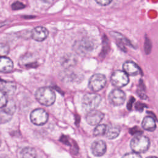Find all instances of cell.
I'll list each match as a JSON object with an SVG mask.
<instances>
[{
	"instance_id": "obj_1",
	"label": "cell",
	"mask_w": 158,
	"mask_h": 158,
	"mask_svg": "<svg viewBox=\"0 0 158 158\" xmlns=\"http://www.w3.org/2000/svg\"><path fill=\"white\" fill-rule=\"evenodd\" d=\"M36 100L42 105L49 106L52 105L56 100V94L54 91L49 87H41L35 92Z\"/></svg>"
},
{
	"instance_id": "obj_2",
	"label": "cell",
	"mask_w": 158,
	"mask_h": 158,
	"mask_svg": "<svg viewBox=\"0 0 158 158\" xmlns=\"http://www.w3.org/2000/svg\"><path fill=\"white\" fill-rule=\"evenodd\" d=\"M149 139L143 135H136L130 141V148L133 152L136 153L145 152L149 148Z\"/></svg>"
},
{
	"instance_id": "obj_3",
	"label": "cell",
	"mask_w": 158,
	"mask_h": 158,
	"mask_svg": "<svg viewBox=\"0 0 158 158\" xmlns=\"http://www.w3.org/2000/svg\"><path fill=\"white\" fill-rule=\"evenodd\" d=\"M101 101V97L94 93H86L82 98L81 104L83 109L88 112L94 110Z\"/></svg>"
},
{
	"instance_id": "obj_4",
	"label": "cell",
	"mask_w": 158,
	"mask_h": 158,
	"mask_svg": "<svg viewBox=\"0 0 158 158\" xmlns=\"http://www.w3.org/2000/svg\"><path fill=\"white\" fill-rule=\"evenodd\" d=\"M106 82V78L104 75L101 73H95L89 78L88 87L93 91H99L104 88Z\"/></svg>"
},
{
	"instance_id": "obj_5",
	"label": "cell",
	"mask_w": 158,
	"mask_h": 158,
	"mask_svg": "<svg viewBox=\"0 0 158 158\" xmlns=\"http://www.w3.org/2000/svg\"><path fill=\"white\" fill-rule=\"evenodd\" d=\"M128 75L124 71L115 70L114 71L111 77L110 81L116 88H122L126 86L129 82Z\"/></svg>"
},
{
	"instance_id": "obj_6",
	"label": "cell",
	"mask_w": 158,
	"mask_h": 158,
	"mask_svg": "<svg viewBox=\"0 0 158 158\" xmlns=\"http://www.w3.org/2000/svg\"><path fill=\"white\" fill-rule=\"evenodd\" d=\"M30 118L33 123L40 126L47 122L49 116L45 110L41 108H38L31 112Z\"/></svg>"
},
{
	"instance_id": "obj_7",
	"label": "cell",
	"mask_w": 158,
	"mask_h": 158,
	"mask_svg": "<svg viewBox=\"0 0 158 158\" xmlns=\"http://www.w3.org/2000/svg\"><path fill=\"white\" fill-rule=\"evenodd\" d=\"M108 99L109 102L113 106H119L124 103L126 99V94L121 89H114L109 94Z\"/></svg>"
},
{
	"instance_id": "obj_8",
	"label": "cell",
	"mask_w": 158,
	"mask_h": 158,
	"mask_svg": "<svg viewBox=\"0 0 158 158\" xmlns=\"http://www.w3.org/2000/svg\"><path fill=\"white\" fill-rule=\"evenodd\" d=\"M104 114L99 110H93L88 112L86 115L87 123L91 125H96L99 124L103 119Z\"/></svg>"
},
{
	"instance_id": "obj_9",
	"label": "cell",
	"mask_w": 158,
	"mask_h": 158,
	"mask_svg": "<svg viewBox=\"0 0 158 158\" xmlns=\"http://www.w3.org/2000/svg\"><path fill=\"white\" fill-rule=\"evenodd\" d=\"M107 146L106 143L102 140H96L94 141L91 146L92 154L97 157L102 156L106 151Z\"/></svg>"
},
{
	"instance_id": "obj_10",
	"label": "cell",
	"mask_w": 158,
	"mask_h": 158,
	"mask_svg": "<svg viewBox=\"0 0 158 158\" xmlns=\"http://www.w3.org/2000/svg\"><path fill=\"white\" fill-rule=\"evenodd\" d=\"M48 35V31L43 27H37L31 31V37L38 41H42L45 40Z\"/></svg>"
},
{
	"instance_id": "obj_11",
	"label": "cell",
	"mask_w": 158,
	"mask_h": 158,
	"mask_svg": "<svg viewBox=\"0 0 158 158\" xmlns=\"http://www.w3.org/2000/svg\"><path fill=\"white\" fill-rule=\"evenodd\" d=\"M123 71L128 75L135 76L141 73V69L135 62L131 61H127L123 65Z\"/></svg>"
},
{
	"instance_id": "obj_12",
	"label": "cell",
	"mask_w": 158,
	"mask_h": 158,
	"mask_svg": "<svg viewBox=\"0 0 158 158\" xmlns=\"http://www.w3.org/2000/svg\"><path fill=\"white\" fill-rule=\"evenodd\" d=\"M93 48V45L90 42L82 41L81 42H78V44L75 45V50L80 54H85L87 52L91 51Z\"/></svg>"
},
{
	"instance_id": "obj_13",
	"label": "cell",
	"mask_w": 158,
	"mask_h": 158,
	"mask_svg": "<svg viewBox=\"0 0 158 158\" xmlns=\"http://www.w3.org/2000/svg\"><path fill=\"white\" fill-rule=\"evenodd\" d=\"M16 90V85L12 81H1V91L7 96L13 94Z\"/></svg>"
},
{
	"instance_id": "obj_14",
	"label": "cell",
	"mask_w": 158,
	"mask_h": 158,
	"mask_svg": "<svg viewBox=\"0 0 158 158\" xmlns=\"http://www.w3.org/2000/svg\"><path fill=\"white\" fill-rule=\"evenodd\" d=\"M13 62L6 56H1L0 59V70L1 72L7 73L13 69Z\"/></svg>"
},
{
	"instance_id": "obj_15",
	"label": "cell",
	"mask_w": 158,
	"mask_h": 158,
	"mask_svg": "<svg viewBox=\"0 0 158 158\" xmlns=\"http://www.w3.org/2000/svg\"><path fill=\"white\" fill-rule=\"evenodd\" d=\"M142 127L149 131H153L156 128V123L154 118L151 116L145 117L142 122Z\"/></svg>"
},
{
	"instance_id": "obj_16",
	"label": "cell",
	"mask_w": 158,
	"mask_h": 158,
	"mask_svg": "<svg viewBox=\"0 0 158 158\" xmlns=\"http://www.w3.org/2000/svg\"><path fill=\"white\" fill-rule=\"evenodd\" d=\"M77 63V59L75 56L72 54L64 56L61 60V64L64 67L68 68L73 66Z\"/></svg>"
},
{
	"instance_id": "obj_17",
	"label": "cell",
	"mask_w": 158,
	"mask_h": 158,
	"mask_svg": "<svg viewBox=\"0 0 158 158\" xmlns=\"http://www.w3.org/2000/svg\"><path fill=\"white\" fill-rule=\"evenodd\" d=\"M120 133V128L118 126L112 125L107 127L106 132L105 133L107 138L113 139L116 138Z\"/></svg>"
},
{
	"instance_id": "obj_18",
	"label": "cell",
	"mask_w": 158,
	"mask_h": 158,
	"mask_svg": "<svg viewBox=\"0 0 158 158\" xmlns=\"http://www.w3.org/2000/svg\"><path fill=\"white\" fill-rule=\"evenodd\" d=\"M21 158H36V151L31 147H25L20 152Z\"/></svg>"
},
{
	"instance_id": "obj_19",
	"label": "cell",
	"mask_w": 158,
	"mask_h": 158,
	"mask_svg": "<svg viewBox=\"0 0 158 158\" xmlns=\"http://www.w3.org/2000/svg\"><path fill=\"white\" fill-rule=\"evenodd\" d=\"M1 109L2 110H4V112L12 115L14 114V112H15V109H16L15 102L13 100L8 101L6 105L5 106H4L3 107H2Z\"/></svg>"
},
{
	"instance_id": "obj_20",
	"label": "cell",
	"mask_w": 158,
	"mask_h": 158,
	"mask_svg": "<svg viewBox=\"0 0 158 158\" xmlns=\"http://www.w3.org/2000/svg\"><path fill=\"white\" fill-rule=\"evenodd\" d=\"M107 127L104 124H99L93 130V135L96 136H101L105 135Z\"/></svg>"
},
{
	"instance_id": "obj_21",
	"label": "cell",
	"mask_w": 158,
	"mask_h": 158,
	"mask_svg": "<svg viewBox=\"0 0 158 158\" xmlns=\"http://www.w3.org/2000/svg\"><path fill=\"white\" fill-rule=\"evenodd\" d=\"M0 117H1V123H5L9 121H10L12 117V115L4 112L2 109H1L0 112Z\"/></svg>"
},
{
	"instance_id": "obj_22",
	"label": "cell",
	"mask_w": 158,
	"mask_h": 158,
	"mask_svg": "<svg viewBox=\"0 0 158 158\" xmlns=\"http://www.w3.org/2000/svg\"><path fill=\"white\" fill-rule=\"evenodd\" d=\"M0 101H1V103H0V106L1 107H3L4 106H5L8 101L7 100V95L5 94L4 93L1 92V94H0Z\"/></svg>"
},
{
	"instance_id": "obj_23",
	"label": "cell",
	"mask_w": 158,
	"mask_h": 158,
	"mask_svg": "<svg viewBox=\"0 0 158 158\" xmlns=\"http://www.w3.org/2000/svg\"><path fill=\"white\" fill-rule=\"evenodd\" d=\"M122 158H142L141 156L139 154V153H136L135 152L127 153Z\"/></svg>"
},
{
	"instance_id": "obj_24",
	"label": "cell",
	"mask_w": 158,
	"mask_h": 158,
	"mask_svg": "<svg viewBox=\"0 0 158 158\" xmlns=\"http://www.w3.org/2000/svg\"><path fill=\"white\" fill-rule=\"evenodd\" d=\"M24 7H25V5L19 1L15 2L12 5V8L13 10H19Z\"/></svg>"
},
{
	"instance_id": "obj_25",
	"label": "cell",
	"mask_w": 158,
	"mask_h": 158,
	"mask_svg": "<svg viewBox=\"0 0 158 158\" xmlns=\"http://www.w3.org/2000/svg\"><path fill=\"white\" fill-rule=\"evenodd\" d=\"M1 56H5V55H6L8 52H9V48L7 45L4 44H1Z\"/></svg>"
},
{
	"instance_id": "obj_26",
	"label": "cell",
	"mask_w": 158,
	"mask_h": 158,
	"mask_svg": "<svg viewBox=\"0 0 158 158\" xmlns=\"http://www.w3.org/2000/svg\"><path fill=\"white\" fill-rule=\"evenodd\" d=\"M144 49H145V52L147 54H149L150 52V51H151V43L150 41L149 40V39H146L145 40Z\"/></svg>"
},
{
	"instance_id": "obj_27",
	"label": "cell",
	"mask_w": 158,
	"mask_h": 158,
	"mask_svg": "<svg viewBox=\"0 0 158 158\" xmlns=\"http://www.w3.org/2000/svg\"><path fill=\"white\" fill-rule=\"evenodd\" d=\"M95 1L100 5L106 6L110 4L112 0H95Z\"/></svg>"
},
{
	"instance_id": "obj_28",
	"label": "cell",
	"mask_w": 158,
	"mask_h": 158,
	"mask_svg": "<svg viewBox=\"0 0 158 158\" xmlns=\"http://www.w3.org/2000/svg\"><path fill=\"white\" fill-rule=\"evenodd\" d=\"M133 101H135V99L134 98H133V99H132V101L130 99V101H129V102H128V109H131V106H132V103L133 102Z\"/></svg>"
},
{
	"instance_id": "obj_29",
	"label": "cell",
	"mask_w": 158,
	"mask_h": 158,
	"mask_svg": "<svg viewBox=\"0 0 158 158\" xmlns=\"http://www.w3.org/2000/svg\"><path fill=\"white\" fill-rule=\"evenodd\" d=\"M146 158H158V157H155V156H149V157H148Z\"/></svg>"
},
{
	"instance_id": "obj_30",
	"label": "cell",
	"mask_w": 158,
	"mask_h": 158,
	"mask_svg": "<svg viewBox=\"0 0 158 158\" xmlns=\"http://www.w3.org/2000/svg\"><path fill=\"white\" fill-rule=\"evenodd\" d=\"M43 1H44L45 2H49L50 1H52V0H43Z\"/></svg>"
}]
</instances>
